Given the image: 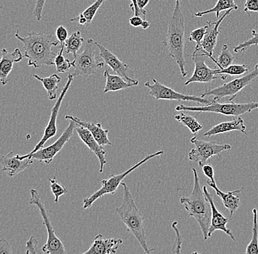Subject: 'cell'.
<instances>
[{"label": "cell", "instance_id": "obj_1", "mask_svg": "<svg viewBox=\"0 0 258 254\" xmlns=\"http://www.w3.org/2000/svg\"><path fill=\"white\" fill-rule=\"evenodd\" d=\"M19 32H16L15 38L23 44L24 56L28 59L29 67L39 68L43 65H54L56 54L51 49L59 43L54 35L32 31L27 36L22 37Z\"/></svg>", "mask_w": 258, "mask_h": 254}, {"label": "cell", "instance_id": "obj_2", "mask_svg": "<svg viewBox=\"0 0 258 254\" xmlns=\"http://www.w3.org/2000/svg\"><path fill=\"white\" fill-rule=\"evenodd\" d=\"M181 2L182 0H175V6L169 21L168 29L162 43L168 51L169 55L176 62L182 76L185 77L188 72L185 67V20Z\"/></svg>", "mask_w": 258, "mask_h": 254}, {"label": "cell", "instance_id": "obj_3", "mask_svg": "<svg viewBox=\"0 0 258 254\" xmlns=\"http://www.w3.org/2000/svg\"><path fill=\"white\" fill-rule=\"evenodd\" d=\"M194 186L192 191L188 197H182L180 203L188 211V217L195 218L203 233V239H209V230L211 219V207L204 191L201 189L200 178L196 168H192Z\"/></svg>", "mask_w": 258, "mask_h": 254}, {"label": "cell", "instance_id": "obj_4", "mask_svg": "<svg viewBox=\"0 0 258 254\" xmlns=\"http://www.w3.org/2000/svg\"><path fill=\"white\" fill-rule=\"evenodd\" d=\"M121 186L123 188V199L122 205L116 209L121 221L126 226L127 230L132 233L140 242L145 253H151L153 249H150L147 243V237L144 228L145 217L137 207L135 199L128 185L122 182Z\"/></svg>", "mask_w": 258, "mask_h": 254}, {"label": "cell", "instance_id": "obj_5", "mask_svg": "<svg viewBox=\"0 0 258 254\" xmlns=\"http://www.w3.org/2000/svg\"><path fill=\"white\" fill-rule=\"evenodd\" d=\"M96 41L89 38L85 43L83 51L74 56L72 61L74 67L72 75L74 77L82 75L88 77L89 75L96 74L99 69L104 67V61H100L97 57V50H98Z\"/></svg>", "mask_w": 258, "mask_h": 254}, {"label": "cell", "instance_id": "obj_6", "mask_svg": "<svg viewBox=\"0 0 258 254\" xmlns=\"http://www.w3.org/2000/svg\"><path fill=\"white\" fill-rule=\"evenodd\" d=\"M257 79H258V62L249 73L217 88L206 90L201 95V97L213 96L214 100L219 101L229 96L230 97L229 101H233L240 92Z\"/></svg>", "mask_w": 258, "mask_h": 254}, {"label": "cell", "instance_id": "obj_7", "mask_svg": "<svg viewBox=\"0 0 258 254\" xmlns=\"http://www.w3.org/2000/svg\"><path fill=\"white\" fill-rule=\"evenodd\" d=\"M258 109V102L249 103V104H235L231 102L228 104H221L214 99L211 104L201 107H188V106H177L175 110L177 112H211V113L221 114L225 116L240 115L250 113L254 109Z\"/></svg>", "mask_w": 258, "mask_h": 254}, {"label": "cell", "instance_id": "obj_8", "mask_svg": "<svg viewBox=\"0 0 258 254\" xmlns=\"http://www.w3.org/2000/svg\"><path fill=\"white\" fill-rule=\"evenodd\" d=\"M164 153V150L158 151V152H155V153L151 154L146 156L145 158L143 160H140L137 164H135L133 166L131 167L126 171L124 173L118 174V175H111L109 177L108 179H104L101 181V184H102V187L101 189H98L96 192L93 193L92 195L89 196L88 197L85 198L83 200V208L88 209L91 207V206L93 205L97 199L99 198L104 197L106 194H112L114 195L115 194L116 191L118 189L119 186H121V183H122L124 178L132 173V172L135 171L137 170L138 167L141 166L143 164L146 163L148 160L153 158V157H156V156L162 155Z\"/></svg>", "mask_w": 258, "mask_h": 254}, {"label": "cell", "instance_id": "obj_9", "mask_svg": "<svg viewBox=\"0 0 258 254\" xmlns=\"http://www.w3.org/2000/svg\"><path fill=\"white\" fill-rule=\"evenodd\" d=\"M30 194H31V199L30 200V204L36 206L39 209L40 215L43 218V224L47 230V240L45 245L42 247V251L48 254L67 253L63 243L54 232L45 207L44 202L40 199L39 192L36 189H32L30 190Z\"/></svg>", "mask_w": 258, "mask_h": 254}, {"label": "cell", "instance_id": "obj_10", "mask_svg": "<svg viewBox=\"0 0 258 254\" xmlns=\"http://www.w3.org/2000/svg\"><path fill=\"white\" fill-rule=\"evenodd\" d=\"M76 125H77L76 122L70 120L69 126L66 128L62 135L52 144L48 146L47 147L40 148V149L33 152V153L19 155V159L23 160V159L30 157V158L33 159V160L43 162L46 164L51 163L54 160V157L62 150L66 143L72 137Z\"/></svg>", "mask_w": 258, "mask_h": 254}, {"label": "cell", "instance_id": "obj_11", "mask_svg": "<svg viewBox=\"0 0 258 254\" xmlns=\"http://www.w3.org/2000/svg\"><path fill=\"white\" fill-rule=\"evenodd\" d=\"M145 86L149 89L148 94L156 100H167V101H190L198 103L203 105H208L214 101L201 97V96H190L175 91V90L163 84L156 78H153V83L149 81L145 83Z\"/></svg>", "mask_w": 258, "mask_h": 254}, {"label": "cell", "instance_id": "obj_12", "mask_svg": "<svg viewBox=\"0 0 258 254\" xmlns=\"http://www.w3.org/2000/svg\"><path fill=\"white\" fill-rule=\"evenodd\" d=\"M190 141L195 144V147L188 153V159L198 163H207V160L213 156L219 155L224 151L230 150L232 148L230 144H220L216 141H205L198 139L197 136L191 138Z\"/></svg>", "mask_w": 258, "mask_h": 254}, {"label": "cell", "instance_id": "obj_13", "mask_svg": "<svg viewBox=\"0 0 258 254\" xmlns=\"http://www.w3.org/2000/svg\"><path fill=\"white\" fill-rule=\"evenodd\" d=\"M74 76L72 75V73H69L68 75L67 81H66V84L62 88L60 95H59V98L56 100V102L54 104V107L51 109V116H50L48 123L46 125V128H45L43 137L41 138L39 142L35 145V147H34V149H32L30 153H33V152H36L37 150L40 149V148L43 147L46 141H48V140L56 136V133H57L56 120H57L58 114H59V111L60 109L64 96H66V93L69 91V88H70L71 85H72V82L74 81Z\"/></svg>", "mask_w": 258, "mask_h": 254}, {"label": "cell", "instance_id": "obj_14", "mask_svg": "<svg viewBox=\"0 0 258 254\" xmlns=\"http://www.w3.org/2000/svg\"><path fill=\"white\" fill-rule=\"evenodd\" d=\"M191 58L195 63V70L192 75L185 82V86L192 83H209L217 79L216 69H211L206 64V56L202 55L200 51H194Z\"/></svg>", "mask_w": 258, "mask_h": 254}, {"label": "cell", "instance_id": "obj_15", "mask_svg": "<svg viewBox=\"0 0 258 254\" xmlns=\"http://www.w3.org/2000/svg\"><path fill=\"white\" fill-rule=\"evenodd\" d=\"M96 43L98 48V51H99V57L103 59L105 64L109 66L114 73L120 75L126 81L135 83L137 86L139 84L138 80L135 79L129 75V65L121 61L115 54H113L110 50L104 47L98 42H96Z\"/></svg>", "mask_w": 258, "mask_h": 254}, {"label": "cell", "instance_id": "obj_16", "mask_svg": "<svg viewBox=\"0 0 258 254\" xmlns=\"http://www.w3.org/2000/svg\"><path fill=\"white\" fill-rule=\"evenodd\" d=\"M233 11V9H230L226 11L225 14L217 22H206V24L209 25V29H208V32L206 33V36H205L204 39L202 42L201 49H195L194 51H200L202 55L206 56V57H209V58L213 57L214 49H215L216 46L217 45L218 37H219V26L223 22L224 19L227 16L230 15Z\"/></svg>", "mask_w": 258, "mask_h": 254}, {"label": "cell", "instance_id": "obj_17", "mask_svg": "<svg viewBox=\"0 0 258 254\" xmlns=\"http://www.w3.org/2000/svg\"><path fill=\"white\" fill-rule=\"evenodd\" d=\"M203 191L206 194V197L209 199L210 205L211 207V224L209 230V237L212 236L213 233L215 232L217 230L223 231L226 234L230 237L233 240H235L233 233L231 232L230 229L227 227V223L229 222V218L225 217L216 207L214 202V198L212 195L210 194L209 190H208L206 186L203 187Z\"/></svg>", "mask_w": 258, "mask_h": 254}, {"label": "cell", "instance_id": "obj_18", "mask_svg": "<svg viewBox=\"0 0 258 254\" xmlns=\"http://www.w3.org/2000/svg\"><path fill=\"white\" fill-rule=\"evenodd\" d=\"M0 163L3 165L2 170L6 172L10 178H14L32 165L34 160L30 157L21 160L19 159V154H16L14 151H11L7 155H1Z\"/></svg>", "mask_w": 258, "mask_h": 254}, {"label": "cell", "instance_id": "obj_19", "mask_svg": "<svg viewBox=\"0 0 258 254\" xmlns=\"http://www.w3.org/2000/svg\"><path fill=\"white\" fill-rule=\"evenodd\" d=\"M75 130L80 139L86 144L87 147L90 149V150L92 151L98 157L100 163L99 173H104V166L107 161H106V152L103 146L97 141L94 136L87 128L77 124Z\"/></svg>", "mask_w": 258, "mask_h": 254}, {"label": "cell", "instance_id": "obj_20", "mask_svg": "<svg viewBox=\"0 0 258 254\" xmlns=\"http://www.w3.org/2000/svg\"><path fill=\"white\" fill-rule=\"evenodd\" d=\"M122 241L120 238H108L104 239L102 234H97L94 238L93 244L84 254H111L116 253L117 249L122 245Z\"/></svg>", "mask_w": 258, "mask_h": 254}, {"label": "cell", "instance_id": "obj_21", "mask_svg": "<svg viewBox=\"0 0 258 254\" xmlns=\"http://www.w3.org/2000/svg\"><path fill=\"white\" fill-rule=\"evenodd\" d=\"M2 59L0 62V80L2 85L5 86L9 81L8 75L14 68V64L21 62L24 56L22 51L16 48L13 52H9L6 49H2Z\"/></svg>", "mask_w": 258, "mask_h": 254}, {"label": "cell", "instance_id": "obj_22", "mask_svg": "<svg viewBox=\"0 0 258 254\" xmlns=\"http://www.w3.org/2000/svg\"><path fill=\"white\" fill-rule=\"evenodd\" d=\"M64 118L66 120H72L76 122V123L87 128L92 133L95 139L97 140L101 145H112V142L108 138L109 130L104 129L101 123H90V122L83 121L78 117H74L72 115H66Z\"/></svg>", "mask_w": 258, "mask_h": 254}, {"label": "cell", "instance_id": "obj_23", "mask_svg": "<svg viewBox=\"0 0 258 254\" xmlns=\"http://www.w3.org/2000/svg\"><path fill=\"white\" fill-rule=\"evenodd\" d=\"M207 184L211 189L215 190L216 194L222 199V203L225 208L230 212V217L233 216V214L239 207L240 197L238 194L241 192L242 188L240 189L230 191L228 192H224L217 187V183H211V181H208Z\"/></svg>", "mask_w": 258, "mask_h": 254}, {"label": "cell", "instance_id": "obj_24", "mask_svg": "<svg viewBox=\"0 0 258 254\" xmlns=\"http://www.w3.org/2000/svg\"><path fill=\"white\" fill-rule=\"evenodd\" d=\"M246 127L245 125L244 121L240 117L233 119L231 121L222 122L217 124L215 126L211 128L206 133L203 134L204 137L210 138L215 135L221 134V133H228L230 131H240L244 134H247L246 132Z\"/></svg>", "mask_w": 258, "mask_h": 254}, {"label": "cell", "instance_id": "obj_25", "mask_svg": "<svg viewBox=\"0 0 258 254\" xmlns=\"http://www.w3.org/2000/svg\"><path fill=\"white\" fill-rule=\"evenodd\" d=\"M104 75L106 78L104 93L122 91V90L137 86L135 83L126 81L125 78L117 74H111L108 69L105 70Z\"/></svg>", "mask_w": 258, "mask_h": 254}, {"label": "cell", "instance_id": "obj_26", "mask_svg": "<svg viewBox=\"0 0 258 254\" xmlns=\"http://www.w3.org/2000/svg\"><path fill=\"white\" fill-rule=\"evenodd\" d=\"M106 1H107V0H96L91 6H89L83 12L81 13L78 17L71 19L70 22H78V23L82 26L90 25L93 22L97 11ZM108 1H111V0H108Z\"/></svg>", "mask_w": 258, "mask_h": 254}, {"label": "cell", "instance_id": "obj_27", "mask_svg": "<svg viewBox=\"0 0 258 254\" xmlns=\"http://www.w3.org/2000/svg\"><path fill=\"white\" fill-rule=\"evenodd\" d=\"M32 76L43 83L45 90L47 92L48 98L50 101L55 100L57 98L56 91L58 90V83L61 81V77L56 73L48 77H40L37 74H33Z\"/></svg>", "mask_w": 258, "mask_h": 254}, {"label": "cell", "instance_id": "obj_28", "mask_svg": "<svg viewBox=\"0 0 258 254\" xmlns=\"http://www.w3.org/2000/svg\"><path fill=\"white\" fill-rule=\"evenodd\" d=\"M230 9H233L234 11H237L238 9V6L235 5V0H218L217 4L213 9L207 10V11H198L195 13L194 17L201 18L203 16L214 13L216 14V17L219 19L222 11H228Z\"/></svg>", "mask_w": 258, "mask_h": 254}, {"label": "cell", "instance_id": "obj_29", "mask_svg": "<svg viewBox=\"0 0 258 254\" xmlns=\"http://www.w3.org/2000/svg\"><path fill=\"white\" fill-rule=\"evenodd\" d=\"M85 40L82 38L80 30L74 32L69 37L64 43V50L66 54H72L74 56L78 54Z\"/></svg>", "mask_w": 258, "mask_h": 254}, {"label": "cell", "instance_id": "obj_30", "mask_svg": "<svg viewBox=\"0 0 258 254\" xmlns=\"http://www.w3.org/2000/svg\"><path fill=\"white\" fill-rule=\"evenodd\" d=\"M210 59H212L213 62L219 67V69H223L232 65L235 57L229 50L228 45L223 44L222 50L218 55L217 59H214V57H211Z\"/></svg>", "mask_w": 258, "mask_h": 254}, {"label": "cell", "instance_id": "obj_31", "mask_svg": "<svg viewBox=\"0 0 258 254\" xmlns=\"http://www.w3.org/2000/svg\"><path fill=\"white\" fill-rule=\"evenodd\" d=\"M253 213V226L252 235L251 239L248 245L246 246V254H258V221L257 210L254 208L252 210Z\"/></svg>", "mask_w": 258, "mask_h": 254}, {"label": "cell", "instance_id": "obj_32", "mask_svg": "<svg viewBox=\"0 0 258 254\" xmlns=\"http://www.w3.org/2000/svg\"><path fill=\"white\" fill-rule=\"evenodd\" d=\"M175 119L177 121L180 122L183 125H185V127H187L193 134H197L198 132L203 130V125L200 123L197 120V119L192 117V116L187 115L182 113L180 114V115H175Z\"/></svg>", "mask_w": 258, "mask_h": 254}, {"label": "cell", "instance_id": "obj_33", "mask_svg": "<svg viewBox=\"0 0 258 254\" xmlns=\"http://www.w3.org/2000/svg\"><path fill=\"white\" fill-rule=\"evenodd\" d=\"M64 50V44L60 46V50L56 53L55 59H54V65L56 66V72L57 73H66L69 72L71 67H73L72 62L69 59L64 58L63 51Z\"/></svg>", "mask_w": 258, "mask_h": 254}, {"label": "cell", "instance_id": "obj_34", "mask_svg": "<svg viewBox=\"0 0 258 254\" xmlns=\"http://www.w3.org/2000/svg\"><path fill=\"white\" fill-rule=\"evenodd\" d=\"M248 72L247 66L245 64H235L230 65L228 67L223 69H216V73L217 75L223 74L227 75H241L246 74Z\"/></svg>", "mask_w": 258, "mask_h": 254}, {"label": "cell", "instance_id": "obj_35", "mask_svg": "<svg viewBox=\"0 0 258 254\" xmlns=\"http://www.w3.org/2000/svg\"><path fill=\"white\" fill-rule=\"evenodd\" d=\"M208 29H209V25L206 24V26L195 29L190 33L188 39V41L195 42L197 43L195 49H201L202 42H203L206 33H207Z\"/></svg>", "mask_w": 258, "mask_h": 254}, {"label": "cell", "instance_id": "obj_36", "mask_svg": "<svg viewBox=\"0 0 258 254\" xmlns=\"http://www.w3.org/2000/svg\"><path fill=\"white\" fill-rule=\"evenodd\" d=\"M50 188H51V193L54 196V202L57 204L59 202V197L64 194L69 193V190L67 188L62 186L59 182L56 180V177H53L52 178H50Z\"/></svg>", "mask_w": 258, "mask_h": 254}, {"label": "cell", "instance_id": "obj_37", "mask_svg": "<svg viewBox=\"0 0 258 254\" xmlns=\"http://www.w3.org/2000/svg\"><path fill=\"white\" fill-rule=\"evenodd\" d=\"M251 37L249 39L244 40L241 42L239 44L234 47L233 51L235 53L242 52L247 49L250 46H257L258 45V33L256 30H251Z\"/></svg>", "mask_w": 258, "mask_h": 254}, {"label": "cell", "instance_id": "obj_38", "mask_svg": "<svg viewBox=\"0 0 258 254\" xmlns=\"http://www.w3.org/2000/svg\"><path fill=\"white\" fill-rule=\"evenodd\" d=\"M55 36L57 41H59L60 46L64 44L66 41L69 38V31H68L66 27L63 25H59L56 28L55 31Z\"/></svg>", "mask_w": 258, "mask_h": 254}, {"label": "cell", "instance_id": "obj_39", "mask_svg": "<svg viewBox=\"0 0 258 254\" xmlns=\"http://www.w3.org/2000/svg\"><path fill=\"white\" fill-rule=\"evenodd\" d=\"M172 229L175 230V234H176V238H175V246H174L173 249H172V251H173L174 253H181L182 238L181 236H180V231H179L178 229H177V221H174L173 223H172Z\"/></svg>", "mask_w": 258, "mask_h": 254}, {"label": "cell", "instance_id": "obj_40", "mask_svg": "<svg viewBox=\"0 0 258 254\" xmlns=\"http://www.w3.org/2000/svg\"><path fill=\"white\" fill-rule=\"evenodd\" d=\"M200 166L202 168L203 174L206 178H209V181L211 183H215V179H214V168L211 163H199Z\"/></svg>", "mask_w": 258, "mask_h": 254}, {"label": "cell", "instance_id": "obj_41", "mask_svg": "<svg viewBox=\"0 0 258 254\" xmlns=\"http://www.w3.org/2000/svg\"><path fill=\"white\" fill-rule=\"evenodd\" d=\"M38 239H36L35 236L32 235L31 237H30V239H28V241H27V243H26V248H27L26 253H27V254L40 253L39 250H38Z\"/></svg>", "mask_w": 258, "mask_h": 254}, {"label": "cell", "instance_id": "obj_42", "mask_svg": "<svg viewBox=\"0 0 258 254\" xmlns=\"http://www.w3.org/2000/svg\"><path fill=\"white\" fill-rule=\"evenodd\" d=\"M46 0H35V9L33 11V15L38 22H40L42 19V14H43V8H44L45 3Z\"/></svg>", "mask_w": 258, "mask_h": 254}, {"label": "cell", "instance_id": "obj_43", "mask_svg": "<svg viewBox=\"0 0 258 254\" xmlns=\"http://www.w3.org/2000/svg\"><path fill=\"white\" fill-rule=\"evenodd\" d=\"M132 3L129 5V7L132 9V12H133V16H140L144 19H146L147 14H148V11L147 10H141L137 6V0H131Z\"/></svg>", "mask_w": 258, "mask_h": 254}, {"label": "cell", "instance_id": "obj_44", "mask_svg": "<svg viewBox=\"0 0 258 254\" xmlns=\"http://www.w3.org/2000/svg\"><path fill=\"white\" fill-rule=\"evenodd\" d=\"M243 11L246 14L249 12L258 13V0H246Z\"/></svg>", "mask_w": 258, "mask_h": 254}, {"label": "cell", "instance_id": "obj_45", "mask_svg": "<svg viewBox=\"0 0 258 254\" xmlns=\"http://www.w3.org/2000/svg\"><path fill=\"white\" fill-rule=\"evenodd\" d=\"M13 253L12 247L6 239H0V254Z\"/></svg>", "mask_w": 258, "mask_h": 254}, {"label": "cell", "instance_id": "obj_46", "mask_svg": "<svg viewBox=\"0 0 258 254\" xmlns=\"http://www.w3.org/2000/svg\"><path fill=\"white\" fill-rule=\"evenodd\" d=\"M145 19L140 16H133L129 19V24L134 27H141Z\"/></svg>", "mask_w": 258, "mask_h": 254}, {"label": "cell", "instance_id": "obj_47", "mask_svg": "<svg viewBox=\"0 0 258 254\" xmlns=\"http://www.w3.org/2000/svg\"><path fill=\"white\" fill-rule=\"evenodd\" d=\"M150 0H137V6L141 10H145V7L149 4Z\"/></svg>", "mask_w": 258, "mask_h": 254}, {"label": "cell", "instance_id": "obj_48", "mask_svg": "<svg viewBox=\"0 0 258 254\" xmlns=\"http://www.w3.org/2000/svg\"><path fill=\"white\" fill-rule=\"evenodd\" d=\"M141 27L143 30H147V29L149 28L150 22L147 21L146 19H145V20L143 21V25H142Z\"/></svg>", "mask_w": 258, "mask_h": 254}, {"label": "cell", "instance_id": "obj_49", "mask_svg": "<svg viewBox=\"0 0 258 254\" xmlns=\"http://www.w3.org/2000/svg\"><path fill=\"white\" fill-rule=\"evenodd\" d=\"M165 1H166V0H165Z\"/></svg>", "mask_w": 258, "mask_h": 254}]
</instances>
